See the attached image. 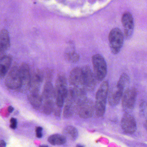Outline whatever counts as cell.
Masks as SVG:
<instances>
[{
  "label": "cell",
  "mask_w": 147,
  "mask_h": 147,
  "mask_svg": "<svg viewBox=\"0 0 147 147\" xmlns=\"http://www.w3.org/2000/svg\"><path fill=\"white\" fill-rule=\"evenodd\" d=\"M39 147H49V146H48V145H40V146H39Z\"/></svg>",
  "instance_id": "obj_30"
},
{
  "label": "cell",
  "mask_w": 147,
  "mask_h": 147,
  "mask_svg": "<svg viewBox=\"0 0 147 147\" xmlns=\"http://www.w3.org/2000/svg\"><path fill=\"white\" fill-rule=\"evenodd\" d=\"M10 46V38L7 30L2 29L0 35V52L1 56L5 55V52Z\"/></svg>",
  "instance_id": "obj_15"
},
{
  "label": "cell",
  "mask_w": 147,
  "mask_h": 147,
  "mask_svg": "<svg viewBox=\"0 0 147 147\" xmlns=\"http://www.w3.org/2000/svg\"><path fill=\"white\" fill-rule=\"evenodd\" d=\"M69 81L74 86H81L83 84V72L82 67H76L72 69L69 75Z\"/></svg>",
  "instance_id": "obj_12"
},
{
  "label": "cell",
  "mask_w": 147,
  "mask_h": 147,
  "mask_svg": "<svg viewBox=\"0 0 147 147\" xmlns=\"http://www.w3.org/2000/svg\"><path fill=\"white\" fill-rule=\"evenodd\" d=\"M67 81L66 76L63 73L58 74L56 81L55 96L57 105L59 107H62L64 100L68 95L67 89Z\"/></svg>",
  "instance_id": "obj_2"
},
{
  "label": "cell",
  "mask_w": 147,
  "mask_h": 147,
  "mask_svg": "<svg viewBox=\"0 0 147 147\" xmlns=\"http://www.w3.org/2000/svg\"><path fill=\"white\" fill-rule=\"evenodd\" d=\"M140 110L143 113H147V103L145 101L141 102L140 105Z\"/></svg>",
  "instance_id": "obj_23"
},
{
  "label": "cell",
  "mask_w": 147,
  "mask_h": 147,
  "mask_svg": "<svg viewBox=\"0 0 147 147\" xmlns=\"http://www.w3.org/2000/svg\"><path fill=\"white\" fill-rule=\"evenodd\" d=\"M94 107L92 101L88 100L83 104L80 111V116L82 118L87 119L92 116Z\"/></svg>",
  "instance_id": "obj_16"
},
{
  "label": "cell",
  "mask_w": 147,
  "mask_h": 147,
  "mask_svg": "<svg viewBox=\"0 0 147 147\" xmlns=\"http://www.w3.org/2000/svg\"><path fill=\"white\" fill-rule=\"evenodd\" d=\"M11 124L10 125V127L12 129H15L17 127L18 121L17 119L14 118H12L11 119Z\"/></svg>",
  "instance_id": "obj_25"
},
{
  "label": "cell",
  "mask_w": 147,
  "mask_h": 147,
  "mask_svg": "<svg viewBox=\"0 0 147 147\" xmlns=\"http://www.w3.org/2000/svg\"><path fill=\"white\" fill-rule=\"evenodd\" d=\"M122 24L124 28V36L126 40L131 38L134 29V21L133 16L130 12L124 13L121 18Z\"/></svg>",
  "instance_id": "obj_8"
},
{
  "label": "cell",
  "mask_w": 147,
  "mask_h": 147,
  "mask_svg": "<svg viewBox=\"0 0 147 147\" xmlns=\"http://www.w3.org/2000/svg\"><path fill=\"white\" fill-rule=\"evenodd\" d=\"M19 70L21 82V88L20 90L25 92L30 89L31 73L29 65L25 63H22L20 65Z\"/></svg>",
  "instance_id": "obj_7"
},
{
  "label": "cell",
  "mask_w": 147,
  "mask_h": 147,
  "mask_svg": "<svg viewBox=\"0 0 147 147\" xmlns=\"http://www.w3.org/2000/svg\"><path fill=\"white\" fill-rule=\"evenodd\" d=\"M55 94V90L53 87L51 81H46L44 87L43 96L45 98L48 100L53 98Z\"/></svg>",
  "instance_id": "obj_18"
},
{
  "label": "cell",
  "mask_w": 147,
  "mask_h": 147,
  "mask_svg": "<svg viewBox=\"0 0 147 147\" xmlns=\"http://www.w3.org/2000/svg\"><path fill=\"white\" fill-rule=\"evenodd\" d=\"M93 72L97 80L103 81L107 73V64L105 58L100 54H95L92 57Z\"/></svg>",
  "instance_id": "obj_4"
},
{
  "label": "cell",
  "mask_w": 147,
  "mask_h": 147,
  "mask_svg": "<svg viewBox=\"0 0 147 147\" xmlns=\"http://www.w3.org/2000/svg\"><path fill=\"white\" fill-rule=\"evenodd\" d=\"M136 97L137 91L136 88L132 87L126 88L122 98L123 107L126 109H133Z\"/></svg>",
  "instance_id": "obj_10"
},
{
  "label": "cell",
  "mask_w": 147,
  "mask_h": 147,
  "mask_svg": "<svg viewBox=\"0 0 147 147\" xmlns=\"http://www.w3.org/2000/svg\"><path fill=\"white\" fill-rule=\"evenodd\" d=\"M12 58L9 55H5L1 56L0 59V76L1 79L6 76L11 69Z\"/></svg>",
  "instance_id": "obj_14"
},
{
  "label": "cell",
  "mask_w": 147,
  "mask_h": 147,
  "mask_svg": "<svg viewBox=\"0 0 147 147\" xmlns=\"http://www.w3.org/2000/svg\"><path fill=\"white\" fill-rule=\"evenodd\" d=\"M109 84L106 81L100 84L96 94L95 113L98 117H102L105 111L107 99L109 92Z\"/></svg>",
  "instance_id": "obj_1"
},
{
  "label": "cell",
  "mask_w": 147,
  "mask_h": 147,
  "mask_svg": "<svg viewBox=\"0 0 147 147\" xmlns=\"http://www.w3.org/2000/svg\"><path fill=\"white\" fill-rule=\"evenodd\" d=\"M45 113L47 115L51 114L53 111V103L51 100H48L45 102L44 107Z\"/></svg>",
  "instance_id": "obj_22"
},
{
  "label": "cell",
  "mask_w": 147,
  "mask_h": 147,
  "mask_svg": "<svg viewBox=\"0 0 147 147\" xmlns=\"http://www.w3.org/2000/svg\"><path fill=\"white\" fill-rule=\"evenodd\" d=\"M144 125L145 129H146L147 131V119L145 121V122H144Z\"/></svg>",
  "instance_id": "obj_29"
},
{
  "label": "cell",
  "mask_w": 147,
  "mask_h": 147,
  "mask_svg": "<svg viewBox=\"0 0 147 147\" xmlns=\"http://www.w3.org/2000/svg\"><path fill=\"white\" fill-rule=\"evenodd\" d=\"M83 72V84L82 88L86 91H92L96 86V80L94 72L90 67H82Z\"/></svg>",
  "instance_id": "obj_9"
},
{
  "label": "cell",
  "mask_w": 147,
  "mask_h": 147,
  "mask_svg": "<svg viewBox=\"0 0 147 147\" xmlns=\"http://www.w3.org/2000/svg\"><path fill=\"white\" fill-rule=\"evenodd\" d=\"M121 126L123 130L125 133L132 134L136 130V122L131 115L126 113L122 117Z\"/></svg>",
  "instance_id": "obj_11"
},
{
  "label": "cell",
  "mask_w": 147,
  "mask_h": 147,
  "mask_svg": "<svg viewBox=\"0 0 147 147\" xmlns=\"http://www.w3.org/2000/svg\"><path fill=\"white\" fill-rule=\"evenodd\" d=\"M6 146L5 142L4 140H1V147H5Z\"/></svg>",
  "instance_id": "obj_27"
},
{
  "label": "cell",
  "mask_w": 147,
  "mask_h": 147,
  "mask_svg": "<svg viewBox=\"0 0 147 147\" xmlns=\"http://www.w3.org/2000/svg\"><path fill=\"white\" fill-rule=\"evenodd\" d=\"M14 110V108L12 106H9L8 107V111L9 113H12Z\"/></svg>",
  "instance_id": "obj_28"
},
{
  "label": "cell",
  "mask_w": 147,
  "mask_h": 147,
  "mask_svg": "<svg viewBox=\"0 0 147 147\" xmlns=\"http://www.w3.org/2000/svg\"><path fill=\"white\" fill-rule=\"evenodd\" d=\"M76 147H84V146H82V145H80V144H79V145H77V146H76Z\"/></svg>",
  "instance_id": "obj_31"
},
{
  "label": "cell",
  "mask_w": 147,
  "mask_h": 147,
  "mask_svg": "<svg viewBox=\"0 0 147 147\" xmlns=\"http://www.w3.org/2000/svg\"><path fill=\"white\" fill-rule=\"evenodd\" d=\"M44 77V73L40 69H36L32 73L30 90H39Z\"/></svg>",
  "instance_id": "obj_13"
},
{
  "label": "cell",
  "mask_w": 147,
  "mask_h": 147,
  "mask_svg": "<svg viewBox=\"0 0 147 147\" xmlns=\"http://www.w3.org/2000/svg\"><path fill=\"white\" fill-rule=\"evenodd\" d=\"M5 84L12 90H20L21 88L19 66L14 64L11 67L6 76Z\"/></svg>",
  "instance_id": "obj_5"
},
{
  "label": "cell",
  "mask_w": 147,
  "mask_h": 147,
  "mask_svg": "<svg viewBox=\"0 0 147 147\" xmlns=\"http://www.w3.org/2000/svg\"><path fill=\"white\" fill-rule=\"evenodd\" d=\"M48 141L52 145H62L67 142L65 136L60 134L51 135L48 138Z\"/></svg>",
  "instance_id": "obj_19"
},
{
  "label": "cell",
  "mask_w": 147,
  "mask_h": 147,
  "mask_svg": "<svg viewBox=\"0 0 147 147\" xmlns=\"http://www.w3.org/2000/svg\"><path fill=\"white\" fill-rule=\"evenodd\" d=\"M63 132L72 140H75L78 136V132L76 128L73 126H68L65 127Z\"/></svg>",
  "instance_id": "obj_20"
},
{
  "label": "cell",
  "mask_w": 147,
  "mask_h": 147,
  "mask_svg": "<svg viewBox=\"0 0 147 147\" xmlns=\"http://www.w3.org/2000/svg\"><path fill=\"white\" fill-rule=\"evenodd\" d=\"M125 37L120 29L113 28L111 30L108 36L109 46L112 53L117 55L122 49Z\"/></svg>",
  "instance_id": "obj_3"
},
{
  "label": "cell",
  "mask_w": 147,
  "mask_h": 147,
  "mask_svg": "<svg viewBox=\"0 0 147 147\" xmlns=\"http://www.w3.org/2000/svg\"><path fill=\"white\" fill-rule=\"evenodd\" d=\"M72 115V112L69 107H65L64 110V116L65 117L69 118Z\"/></svg>",
  "instance_id": "obj_24"
},
{
  "label": "cell",
  "mask_w": 147,
  "mask_h": 147,
  "mask_svg": "<svg viewBox=\"0 0 147 147\" xmlns=\"http://www.w3.org/2000/svg\"><path fill=\"white\" fill-rule=\"evenodd\" d=\"M127 86L120 81L118 80L117 84L112 87L108 92V101L112 106L117 105L119 103L123 97L125 89Z\"/></svg>",
  "instance_id": "obj_6"
},
{
  "label": "cell",
  "mask_w": 147,
  "mask_h": 147,
  "mask_svg": "<svg viewBox=\"0 0 147 147\" xmlns=\"http://www.w3.org/2000/svg\"><path fill=\"white\" fill-rule=\"evenodd\" d=\"M28 99L31 104L35 107H38L41 105L42 98L39 94V90H30Z\"/></svg>",
  "instance_id": "obj_17"
},
{
  "label": "cell",
  "mask_w": 147,
  "mask_h": 147,
  "mask_svg": "<svg viewBox=\"0 0 147 147\" xmlns=\"http://www.w3.org/2000/svg\"><path fill=\"white\" fill-rule=\"evenodd\" d=\"M65 58L68 61L72 63H76L80 59V56L74 51H69L66 53L65 55Z\"/></svg>",
  "instance_id": "obj_21"
},
{
  "label": "cell",
  "mask_w": 147,
  "mask_h": 147,
  "mask_svg": "<svg viewBox=\"0 0 147 147\" xmlns=\"http://www.w3.org/2000/svg\"><path fill=\"white\" fill-rule=\"evenodd\" d=\"M42 128L41 127H37L36 129V135L37 137L38 138H41L42 136Z\"/></svg>",
  "instance_id": "obj_26"
}]
</instances>
